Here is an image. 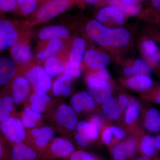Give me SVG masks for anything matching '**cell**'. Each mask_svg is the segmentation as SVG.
I'll list each match as a JSON object with an SVG mask.
<instances>
[{
  "instance_id": "obj_12",
  "label": "cell",
  "mask_w": 160,
  "mask_h": 160,
  "mask_svg": "<svg viewBox=\"0 0 160 160\" xmlns=\"http://www.w3.org/2000/svg\"><path fill=\"white\" fill-rule=\"evenodd\" d=\"M84 59L86 65L89 68L95 70L105 69L109 63L108 55L94 50H89L86 52Z\"/></svg>"
},
{
  "instance_id": "obj_5",
  "label": "cell",
  "mask_w": 160,
  "mask_h": 160,
  "mask_svg": "<svg viewBox=\"0 0 160 160\" xmlns=\"http://www.w3.org/2000/svg\"><path fill=\"white\" fill-rule=\"evenodd\" d=\"M71 2V0L48 1L38 11V19L42 22H46L55 18L68 9Z\"/></svg>"
},
{
  "instance_id": "obj_26",
  "label": "cell",
  "mask_w": 160,
  "mask_h": 160,
  "mask_svg": "<svg viewBox=\"0 0 160 160\" xmlns=\"http://www.w3.org/2000/svg\"><path fill=\"white\" fill-rule=\"evenodd\" d=\"M142 49L145 56L152 64H156L160 59V53L156 44L152 40H146L142 43Z\"/></svg>"
},
{
  "instance_id": "obj_43",
  "label": "cell",
  "mask_w": 160,
  "mask_h": 160,
  "mask_svg": "<svg viewBox=\"0 0 160 160\" xmlns=\"http://www.w3.org/2000/svg\"><path fill=\"white\" fill-rule=\"evenodd\" d=\"M75 139L79 146L82 147H86L89 145V140L83 136L82 134L77 132L75 136Z\"/></svg>"
},
{
  "instance_id": "obj_33",
  "label": "cell",
  "mask_w": 160,
  "mask_h": 160,
  "mask_svg": "<svg viewBox=\"0 0 160 160\" xmlns=\"http://www.w3.org/2000/svg\"><path fill=\"white\" fill-rule=\"evenodd\" d=\"M128 107L126 112V122L128 124L134 122L140 114V107L139 103L135 99L129 101Z\"/></svg>"
},
{
  "instance_id": "obj_41",
  "label": "cell",
  "mask_w": 160,
  "mask_h": 160,
  "mask_svg": "<svg viewBox=\"0 0 160 160\" xmlns=\"http://www.w3.org/2000/svg\"><path fill=\"white\" fill-rule=\"evenodd\" d=\"M2 98L3 102L9 112H12L14 108L15 102L13 98L9 96H7Z\"/></svg>"
},
{
  "instance_id": "obj_15",
  "label": "cell",
  "mask_w": 160,
  "mask_h": 160,
  "mask_svg": "<svg viewBox=\"0 0 160 160\" xmlns=\"http://www.w3.org/2000/svg\"><path fill=\"white\" fill-rule=\"evenodd\" d=\"M97 19L98 22H106L112 20L118 24L122 25L125 22V16L116 7L111 6L101 9L98 13Z\"/></svg>"
},
{
  "instance_id": "obj_4",
  "label": "cell",
  "mask_w": 160,
  "mask_h": 160,
  "mask_svg": "<svg viewBox=\"0 0 160 160\" xmlns=\"http://www.w3.org/2000/svg\"><path fill=\"white\" fill-rule=\"evenodd\" d=\"M1 129L6 137L12 142L24 143L26 138L25 126L18 118L10 117L1 122Z\"/></svg>"
},
{
  "instance_id": "obj_55",
  "label": "cell",
  "mask_w": 160,
  "mask_h": 160,
  "mask_svg": "<svg viewBox=\"0 0 160 160\" xmlns=\"http://www.w3.org/2000/svg\"><path fill=\"white\" fill-rule=\"evenodd\" d=\"M37 1H40V0H37Z\"/></svg>"
},
{
  "instance_id": "obj_24",
  "label": "cell",
  "mask_w": 160,
  "mask_h": 160,
  "mask_svg": "<svg viewBox=\"0 0 160 160\" xmlns=\"http://www.w3.org/2000/svg\"><path fill=\"white\" fill-rule=\"evenodd\" d=\"M85 49V42L82 38L74 40L69 55V62L75 66H80Z\"/></svg>"
},
{
  "instance_id": "obj_10",
  "label": "cell",
  "mask_w": 160,
  "mask_h": 160,
  "mask_svg": "<svg viewBox=\"0 0 160 160\" xmlns=\"http://www.w3.org/2000/svg\"><path fill=\"white\" fill-rule=\"evenodd\" d=\"M18 32L11 22L0 20V50L14 45L18 40Z\"/></svg>"
},
{
  "instance_id": "obj_34",
  "label": "cell",
  "mask_w": 160,
  "mask_h": 160,
  "mask_svg": "<svg viewBox=\"0 0 160 160\" xmlns=\"http://www.w3.org/2000/svg\"><path fill=\"white\" fill-rule=\"evenodd\" d=\"M21 11L25 14H30L36 10L37 0H17Z\"/></svg>"
},
{
  "instance_id": "obj_6",
  "label": "cell",
  "mask_w": 160,
  "mask_h": 160,
  "mask_svg": "<svg viewBox=\"0 0 160 160\" xmlns=\"http://www.w3.org/2000/svg\"><path fill=\"white\" fill-rule=\"evenodd\" d=\"M27 79L32 84L36 92L46 93L51 88L52 80L41 66H35L26 73Z\"/></svg>"
},
{
  "instance_id": "obj_7",
  "label": "cell",
  "mask_w": 160,
  "mask_h": 160,
  "mask_svg": "<svg viewBox=\"0 0 160 160\" xmlns=\"http://www.w3.org/2000/svg\"><path fill=\"white\" fill-rule=\"evenodd\" d=\"M57 122L69 131H73L78 126V118L72 107L65 104L59 106L55 116Z\"/></svg>"
},
{
  "instance_id": "obj_29",
  "label": "cell",
  "mask_w": 160,
  "mask_h": 160,
  "mask_svg": "<svg viewBox=\"0 0 160 160\" xmlns=\"http://www.w3.org/2000/svg\"><path fill=\"white\" fill-rule=\"evenodd\" d=\"M108 3L111 6L116 7L123 13L128 15L137 14L141 10L140 6L137 4L129 5L124 3L122 0H108Z\"/></svg>"
},
{
  "instance_id": "obj_18",
  "label": "cell",
  "mask_w": 160,
  "mask_h": 160,
  "mask_svg": "<svg viewBox=\"0 0 160 160\" xmlns=\"http://www.w3.org/2000/svg\"><path fill=\"white\" fill-rule=\"evenodd\" d=\"M72 80V77L69 75H65L56 80L53 85V92L54 95L69 96L71 93L70 85Z\"/></svg>"
},
{
  "instance_id": "obj_31",
  "label": "cell",
  "mask_w": 160,
  "mask_h": 160,
  "mask_svg": "<svg viewBox=\"0 0 160 160\" xmlns=\"http://www.w3.org/2000/svg\"><path fill=\"white\" fill-rule=\"evenodd\" d=\"M155 139L151 136L144 137L141 144V149L143 154L148 158L153 157L156 151Z\"/></svg>"
},
{
  "instance_id": "obj_27",
  "label": "cell",
  "mask_w": 160,
  "mask_h": 160,
  "mask_svg": "<svg viewBox=\"0 0 160 160\" xmlns=\"http://www.w3.org/2000/svg\"><path fill=\"white\" fill-rule=\"evenodd\" d=\"M151 72V69L149 65L142 59L136 60L134 66L127 67L124 70V73L127 76L133 75L149 76Z\"/></svg>"
},
{
  "instance_id": "obj_38",
  "label": "cell",
  "mask_w": 160,
  "mask_h": 160,
  "mask_svg": "<svg viewBox=\"0 0 160 160\" xmlns=\"http://www.w3.org/2000/svg\"><path fill=\"white\" fill-rule=\"evenodd\" d=\"M0 160H10V150L0 139Z\"/></svg>"
},
{
  "instance_id": "obj_9",
  "label": "cell",
  "mask_w": 160,
  "mask_h": 160,
  "mask_svg": "<svg viewBox=\"0 0 160 160\" xmlns=\"http://www.w3.org/2000/svg\"><path fill=\"white\" fill-rule=\"evenodd\" d=\"M10 160H42L41 153L25 143L14 144L10 150Z\"/></svg>"
},
{
  "instance_id": "obj_35",
  "label": "cell",
  "mask_w": 160,
  "mask_h": 160,
  "mask_svg": "<svg viewBox=\"0 0 160 160\" xmlns=\"http://www.w3.org/2000/svg\"><path fill=\"white\" fill-rule=\"evenodd\" d=\"M82 69L80 66H75L72 65L70 62H67L65 64L64 73L69 75L72 78H77L81 75Z\"/></svg>"
},
{
  "instance_id": "obj_23",
  "label": "cell",
  "mask_w": 160,
  "mask_h": 160,
  "mask_svg": "<svg viewBox=\"0 0 160 160\" xmlns=\"http://www.w3.org/2000/svg\"><path fill=\"white\" fill-rule=\"evenodd\" d=\"M69 31L66 28L61 26H49L42 29L39 34L41 39L46 40L57 38L67 37Z\"/></svg>"
},
{
  "instance_id": "obj_3",
  "label": "cell",
  "mask_w": 160,
  "mask_h": 160,
  "mask_svg": "<svg viewBox=\"0 0 160 160\" xmlns=\"http://www.w3.org/2000/svg\"><path fill=\"white\" fill-rule=\"evenodd\" d=\"M87 90L95 101L99 104H104L111 97L112 89L108 82L95 77L93 74L87 79Z\"/></svg>"
},
{
  "instance_id": "obj_49",
  "label": "cell",
  "mask_w": 160,
  "mask_h": 160,
  "mask_svg": "<svg viewBox=\"0 0 160 160\" xmlns=\"http://www.w3.org/2000/svg\"><path fill=\"white\" fill-rule=\"evenodd\" d=\"M155 144L157 149L160 150V134L155 139Z\"/></svg>"
},
{
  "instance_id": "obj_48",
  "label": "cell",
  "mask_w": 160,
  "mask_h": 160,
  "mask_svg": "<svg viewBox=\"0 0 160 160\" xmlns=\"http://www.w3.org/2000/svg\"><path fill=\"white\" fill-rule=\"evenodd\" d=\"M146 1V0H122L124 3L129 4V5L136 4V3L139 2H143V1Z\"/></svg>"
},
{
  "instance_id": "obj_50",
  "label": "cell",
  "mask_w": 160,
  "mask_h": 160,
  "mask_svg": "<svg viewBox=\"0 0 160 160\" xmlns=\"http://www.w3.org/2000/svg\"><path fill=\"white\" fill-rule=\"evenodd\" d=\"M86 160H98L90 153L87 152L86 155Z\"/></svg>"
},
{
  "instance_id": "obj_51",
  "label": "cell",
  "mask_w": 160,
  "mask_h": 160,
  "mask_svg": "<svg viewBox=\"0 0 160 160\" xmlns=\"http://www.w3.org/2000/svg\"><path fill=\"white\" fill-rule=\"evenodd\" d=\"M85 1L89 4H93L98 2L99 0H85Z\"/></svg>"
},
{
  "instance_id": "obj_13",
  "label": "cell",
  "mask_w": 160,
  "mask_h": 160,
  "mask_svg": "<svg viewBox=\"0 0 160 160\" xmlns=\"http://www.w3.org/2000/svg\"><path fill=\"white\" fill-rule=\"evenodd\" d=\"M135 140L130 138L125 142L120 143L115 146L112 151L114 160H126L135 153L136 150Z\"/></svg>"
},
{
  "instance_id": "obj_40",
  "label": "cell",
  "mask_w": 160,
  "mask_h": 160,
  "mask_svg": "<svg viewBox=\"0 0 160 160\" xmlns=\"http://www.w3.org/2000/svg\"><path fill=\"white\" fill-rule=\"evenodd\" d=\"M96 77L103 81L108 82L110 80V74L107 69H103L99 70L95 74H93Z\"/></svg>"
},
{
  "instance_id": "obj_22",
  "label": "cell",
  "mask_w": 160,
  "mask_h": 160,
  "mask_svg": "<svg viewBox=\"0 0 160 160\" xmlns=\"http://www.w3.org/2000/svg\"><path fill=\"white\" fill-rule=\"evenodd\" d=\"M50 100L51 98L46 93L35 92L29 98V101L31 103L30 108L33 111L41 114L46 110Z\"/></svg>"
},
{
  "instance_id": "obj_16",
  "label": "cell",
  "mask_w": 160,
  "mask_h": 160,
  "mask_svg": "<svg viewBox=\"0 0 160 160\" xmlns=\"http://www.w3.org/2000/svg\"><path fill=\"white\" fill-rule=\"evenodd\" d=\"M16 67L9 58H0V86L6 85L15 75Z\"/></svg>"
},
{
  "instance_id": "obj_30",
  "label": "cell",
  "mask_w": 160,
  "mask_h": 160,
  "mask_svg": "<svg viewBox=\"0 0 160 160\" xmlns=\"http://www.w3.org/2000/svg\"><path fill=\"white\" fill-rule=\"evenodd\" d=\"M45 70L49 75L55 76L62 72V64L58 58L55 56L51 57L46 62Z\"/></svg>"
},
{
  "instance_id": "obj_14",
  "label": "cell",
  "mask_w": 160,
  "mask_h": 160,
  "mask_svg": "<svg viewBox=\"0 0 160 160\" xmlns=\"http://www.w3.org/2000/svg\"><path fill=\"white\" fill-rule=\"evenodd\" d=\"M30 91L29 81L26 78L19 77L15 79L12 84V98L17 104L22 102L28 97Z\"/></svg>"
},
{
  "instance_id": "obj_42",
  "label": "cell",
  "mask_w": 160,
  "mask_h": 160,
  "mask_svg": "<svg viewBox=\"0 0 160 160\" xmlns=\"http://www.w3.org/2000/svg\"><path fill=\"white\" fill-rule=\"evenodd\" d=\"M109 128L111 130L112 134L114 135V136L118 138H123L126 136L125 132L122 129H121L119 127H116V126H110Z\"/></svg>"
},
{
  "instance_id": "obj_52",
  "label": "cell",
  "mask_w": 160,
  "mask_h": 160,
  "mask_svg": "<svg viewBox=\"0 0 160 160\" xmlns=\"http://www.w3.org/2000/svg\"><path fill=\"white\" fill-rule=\"evenodd\" d=\"M135 160H150V159H149V158L146 156L138 158L136 159Z\"/></svg>"
},
{
  "instance_id": "obj_8",
  "label": "cell",
  "mask_w": 160,
  "mask_h": 160,
  "mask_svg": "<svg viewBox=\"0 0 160 160\" xmlns=\"http://www.w3.org/2000/svg\"><path fill=\"white\" fill-rule=\"evenodd\" d=\"M31 134L33 141L30 146L41 153L51 142L55 136L53 129L48 126H44L40 129L33 128L31 130Z\"/></svg>"
},
{
  "instance_id": "obj_39",
  "label": "cell",
  "mask_w": 160,
  "mask_h": 160,
  "mask_svg": "<svg viewBox=\"0 0 160 160\" xmlns=\"http://www.w3.org/2000/svg\"><path fill=\"white\" fill-rule=\"evenodd\" d=\"M150 10L160 17V0H150Z\"/></svg>"
},
{
  "instance_id": "obj_1",
  "label": "cell",
  "mask_w": 160,
  "mask_h": 160,
  "mask_svg": "<svg viewBox=\"0 0 160 160\" xmlns=\"http://www.w3.org/2000/svg\"><path fill=\"white\" fill-rule=\"evenodd\" d=\"M86 30L92 39L102 46H124L130 40V34L126 29L107 28L96 20H91L88 22Z\"/></svg>"
},
{
  "instance_id": "obj_17",
  "label": "cell",
  "mask_w": 160,
  "mask_h": 160,
  "mask_svg": "<svg viewBox=\"0 0 160 160\" xmlns=\"http://www.w3.org/2000/svg\"><path fill=\"white\" fill-rule=\"evenodd\" d=\"M11 54L16 61L21 63L28 62L32 56L29 46L21 43H16L12 46Z\"/></svg>"
},
{
  "instance_id": "obj_2",
  "label": "cell",
  "mask_w": 160,
  "mask_h": 160,
  "mask_svg": "<svg viewBox=\"0 0 160 160\" xmlns=\"http://www.w3.org/2000/svg\"><path fill=\"white\" fill-rule=\"evenodd\" d=\"M74 145L66 138H58L52 140L41 152L42 160L65 158L74 152Z\"/></svg>"
},
{
  "instance_id": "obj_21",
  "label": "cell",
  "mask_w": 160,
  "mask_h": 160,
  "mask_svg": "<svg viewBox=\"0 0 160 160\" xmlns=\"http://www.w3.org/2000/svg\"><path fill=\"white\" fill-rule=\"evenodd\" d=\"M76 129L77 132L82 134L89 141L97 138L100 129L94 123L86 121H81L78 123Z\"/></svg>"
},
{
  "instance_id": "obj_19",
  "label": "cell",
  "mask_w": 160,
  "mask_h": 160,
  "mask_svg": "<svg viewBox=\"0 0 160 160\" xmlns=\"http://www.w3.org/2000/svg\"><path fill=\"white\" fill-rule=\"evenodd\" d=\"M122 111L117 100L113 98H110L103 104V114L107 119L110 121L117 120Z\"/></svg>"
},
{
  "instance_id": "obj_46",
  "label": "cell",
  "mask_w": 160,
  "mask_h": 160,
  "mask_svg": "<svg viewBox=\"0 0 160 160\" xmlns=\"http://www.w3.org/2000/svg\"><path fill=\"white\" fill-rule=\"evenodd\" d=\"M89 122L94 123L99 129L102 128L104 124V121L102 116L99 114L95 115L91 118Z\"/></svg>"
},
{
  "instance_id": "obj_36",
  "label": "cell",
  "mask_w": 160,
  "mask_h": 160,
  "mask_svg": "<svg viewBox=\"0 0 160 160\" xmlns=\"http://www.w3.org/2000/svg\"><path fill=\"white\" fill-rule=\"evenodd\" d=\"M17 5V0H0V10L2 11H12Z\"/></svg>"
},
{
  "instance_id": "obj_11",
  "label": "cell",
  "mask_w": 160,
  "mask_h": 160,
  "mask_svg": "<svg viewBox=\"0 0 160 160\" xmlns=\"http://www.w3.org/2000/svg\"><path fill=\"white\" fill-rule=\"evenodd\" d=\"M71 105L73 110L78 113L92 110L96 106L94 99L84 91L78 92L72 98Z\"/></svg>"
},
{
  "instance_id": "obj_32",
  "label": "cell",
  "mask_w": 160,
  "mask_h": 160,
  "mask_svg": "<svg viewBox=\"0 0 160 160\" xmlns=\"http://www.w3.org/2000/svg\"><path fill=\"white\" fill-rule=\"evenodd\" d=\"M63 46V43L61 40L54 39L48 44L45 50L40 52L38 55V58L43 60L59 51Z\"/></svg>"
},
{
  "instance_id": "obj_44",
  "label": "cell",
  "mask_w": 160,
  "mask_h": 160,
  "mask_svg": "<svg viewBox=\"0 0 160 160\" xmlns=\"http://www.w3.org/2000/svg\"><path fill=\"white\" fill-rule=\"evenodd\" d=\"M86 152L78 150L74 152L71 155L70 160H86Z\"/></svg>"
},
{
  "instance_id": "obj_45",
  "label": "cell",
  "mask_w": 160,
  "mask_h": 160,
  "mask_svg": "<svg viewBox=\"0 0 160 160\" xmlns=\"http://www.w3.org/2000/svg\"><path fill=\"white\" fill-rule=\"evenodd\" d=\"M112 135L113 134L109 127L106 128L103 132L102 134V139L104 142L107 145L110 144L112 140V136H113Z\"/></svg>"
},
{
  "instance_id": "obj_28",
  "label": "cell",
  "mask_w": 160,
  "mask_h": 160,
  "mask_svg": "<svg viewBox=\"0 0 160 160\" xmlns=\"http://www.w3.org/2000/svg\"><path fill=\"white\" fill-rule=\"evenodd\" d=\"M40 113L36 112L30 108L24 109L22 115V122L25 128H33L37 126V122L42 118Z\"/></svg>"
},
{
  "instance_id": "obj_47",
  "label": "cell",
  "mask_w": 160,
  "mask_h": 160,
  "mask_svg": "<svg viewBox=\"0 0 160 160\" xmlns=\"http://www.w3.org/2000/svg\"><path fill=\"white\" fill-rule=\"evenodd\" d=\"M117 100L120 107L123 110L128 106L129 102V100L126 96L123 95L120 96Z\"/></svg>"
},
{
  "instance_id": "obj_53",
  "label": "cell",
  "mask_w": 160,
  "mask_h": 160,
  "mask_svg": "<svg viewBox=\"0 0 160 160\" xmlns=\"http://www.w3.org/2000/svg\"><path fill=\"white\" fill-rule=\"evenodd\" d=\"M157 102L158 103H160V92H159V94L157 98Z\"/></svg>"
},
{
  "instance_id": "obj_54",
  "label": "cell",
  "mask_w": 160,
  "mask_h": 160,
  "mask_svg": "<svg viewBox=\"0 0 160 160\" xmlns=\"http://www.w3.org/2000/svg\"><path fill=\"white\" fill-rule=\"evenodd\" d=\"M66 160V159H63V160Z\"/></svg>"
},
{
  "instance_id": "obj_25",
  "label": "cell",
  "mask_w": 160,
  "mask_h": 160,
  "mask_svg": "<svg viewBox=\"0 0 160 160\" xmlns=\"http://www.w3.org/2000/svg\"><path fill=\"white\" fill-rule=\"evenodd\" d=\"M145 126L149 132L153 133L160 131V112L155 108L147 111L145 118Z\"/></svg>"
},
{
  "instance_id": "obj_20",
  "label": "cell",
  "mask_w": 160,
  "mask_h": 160,
  "mask_svg": "<svg viewBox=\"0 0 160 160\" xmlns=\"http://www.w3.org/2000/svg\"><path fill=\"white\" fill-rule=\"evenodd\" d=\"M152 80L149 76L137 75L130 78L126 83L131 89L145 91L149 89L152 85Z\"/></svg>"
},
{
  "instance_id": "obj_37",
  "label": "cell",
  "mask_w": 160,
  "mask_h": 160,
  "mask_svg": "<svg viewBox=\"0 0 160 160\" xmlns=\"http://www.w3.org/2000/svg\"><path fill=\"white\" fill-rule=\"evenodd\" d=\"M10 113L3 102L2 98H0V122H2L9 119L11 117Z\"/></svg>"
}]
</instances>
